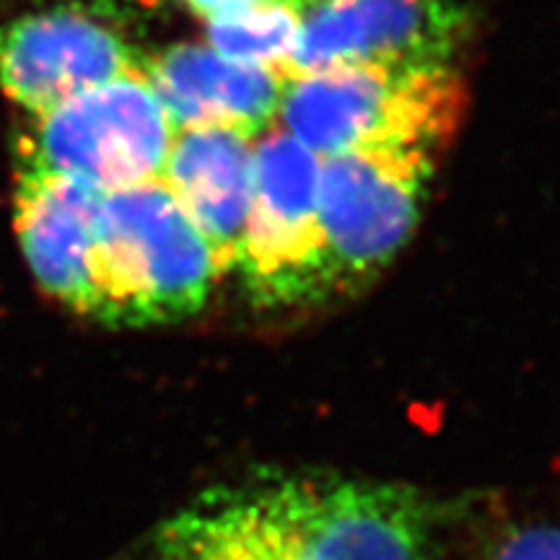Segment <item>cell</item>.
Wrapping results in <instances>:
<instances>
[{"mask_svg": "<svg viewBox=\"0 0 560 560\" xmlns=\"http://www.w3.org/2000/svg\"><path fill=\"white\" fill-rule=\"evenodd\" d=\"M140 66L112 26L83 9L26 13L0 26V89L30 117Z\"/></svg>", "mask_w": 560, "mask_h": 560, "instance_id": "ba28073f", "label": "cell"}, {"mask_svg": "<svg viewBox=\"0 0 560 560\" xmlns=\"http://www.w3.org/2000/svg\"><path fill=\"white\" fill-rule=\"evenodd\" d=\"M439 511L405 482L257 475L187 501L153 537L156 560H431Z\"/></svg>", "mask_w": 560, "mask_h": 560, "instance_id": "6da1fadb", "label": "cell"}, {"mask_svg": "<svg viewBox=\"0 0 560 560\" xmlns=\"http://www.w3.org/2000/svg\"><path fill=\"white\" fill-rule=\"evenodd\" d=\"M236 270L262 310L314 304L335 293L319 210V156L280 125L257 138L255 192Z\"/></svg>", "mask_w": 560, "mask_h": 560, "instance_id": "5b68a950", "label": "cell"}, {"mask_svg": "<svg viewBox=\"0 0 560 560\" xmlns=\"http://www.w3.org/2000/svg\"><path fill=\"white\" fill-rule=\"evenodd\" d=\"M467 91L452 66L332 68L285 83L278 125L314 156L366 149L439 153L452 143Z\"/></svg>", "mask_w": 560, "mask_h": 560, "instance_id": "3957f363", "label": "cell"}, {"mask_svg": "<svg viewBox=\"0 0 560 560\" xmlns=\"http://www.w3.org/2000/svg\"><path fill=\"white\" fill-rule=\"evenodd\" d=\"M182 3L190 9L195 16H200L202 21H213L221 16H229V13H236L242 9H249V5L260 3V0H182Z\"/></svg>", "mask_w": 560, "mask_h": 560, "instance_id": "5bb4252c", "label": "cell"}, {"mask_svg": "<svg viewBox=\"0 0 560 560\" xmlns=\"http://www.w3.org/2000/svg\"><path fill=\"white\" fill-rule=\"evenodd\" d=\"M470 560H560V490L495 522Z\"/></svg>", "mask_w": 560, "mask_h": 560, "instance_id": "4fadbf2b", "label": "cell"}, {"mask_svg": "<svg viewBox=\"0 0 560 560\" xmlns=\"http://www.w3.org/2000/svg\"><path fill=\"white\" fill-rule=\"evenodd\" d=\"M143 70L177 130L226 128L252 138L276 128L289 83L278 70L244 66L192 42L156 52Z\"/></svg>", "mask_w": 560, "mask_h": 560, "instance_id": "30bf717a", "label": "cell"}, {"mask_svg": "<svg viewBox=\"0 0 560 560\" xmlns=\"http://www.w3.org/2000/svg\"><path fill=\"white\" fill-rule=\"evenodd\" d=\"M96 9H112V11H159L164 5L174 3V0H89Z\"/></svg>", "mask_w": 560, "mask_h": 560, "instance_id": "9a60e30c", "label": "cell"}, {"mask_svg": "<svg viewBox=\"0 0 560 560\" xmlns=\"http://www.w3.org/2000/svg\"><path fill=\"white\" fill-rule=\"evenodd\" d=\"M177 125L153 91L143 60L128 73L32 117L21 164L100 192L161 179Z\"/></svg>", "mask_w": 560, "mask_h": 560, "instance_id": "277c9868", "label": "cell"}, {"mask_svg": "<svg viewBox=\"0 0 560 560\" xmlns=\"http://www.w3.org/2000/svg\"><path fill=\"white\" fill-rule=\"evenodd\" d=\"M219 276L206 236L164 182L104 195L91 255V319L172 325L206 306Z\"/></svg>", "mask_w": 560, "mask_h": 560, "instance_id": "7a4b0ae2", "label": "cell"}, {"mask_svg": "<svg viewBox=\"0 0 560 560\" xmlns=\"http://www.w3.org/2000/svg\"><path fill=\"white\" fill-rule=\"evenodd\" d=\"M462 32L465 16L452 0H304L285 81L355 66H450Z\"/></svg>", "mask_w": 560, "mask_h": 560, "instance_id": "52a82bcc", "label": "cell"}, {"mask_svg": "<svg viewBox=\"0 0 560 560\" xmlns=\"http://www.w3.org/2000/svg\"><path fill=\"white\" fill-rule=\"evenodd\" d=\"M104 192L62 174L21 164L13 215L24 260L39 289L89 317L91 255Z\"/></svg>", "mask_w": 560, "mask_h": 560, "instance_id": "9c48e42d", "label": "cell"}, {"mask_svg": "<svg viewBox=\"0 0 560 560\" xmlns=\"http://www.w3.org/2000/svg\"><path fill=\"white\" fill-rule=\"evenodd\" d=\"M436 159L418 149H366L319 159V210L335 293L387 268L408 244Z\"/></svg>", "mask_w": 560, "mask_h": 560, "instance_id": "8992f818", "label": "cell"}, {"mask_svg": "<svg viewBox=\"0 0 560 560\" xmlns=\"http://www.w3.org/2000/svg\"><path fill=\"white\" fill-rule=\"evenodd\" d=\"M257 138L226 128H187L174 136L161 182L202 236L221 276L236 270L255 192Z\"/></svg>", "mask_w": 560, "mask_h": 560, "instance_id": "8fae6325", "label": "cell"}, {"mask_svg": "<svg viewBox=\"0 0 560 560\" xmlns=\"http://www.w3.org/2000/svg\"><path fill=\"white\" fill-rule=\"evenodd\" d=\"M301 21L304 0H260L249 9L208 21L206 45L223 58L278 70L285 79L301 37Z\"/></svg>", "mask_w": 560, "mask_h": 560, "instance_id": "7c38bea8", "label": "cell"}]
</instances>
